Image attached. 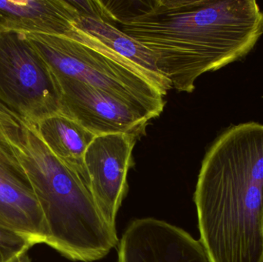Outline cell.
<instances>
[{
	"instance_id": "1",
	"label": "cell",
	"mask_w": 263,
	"mask_h": 262,
	"mask_svg": "<svg viewBox=\"0 0 263 262\" xmlns=\"http://www.w3.org/2000/svg\"><path fill=\"white\" fill-rule=\"evenodd\" d=\"M104 15L145 46L178 92L197 78L240 61L263 35L255 0L102 1Z\"/></svg>"
},
{
	"instance_id": "2",
	"label": "cell",
	"mask_w": 263,
	"mask_h": 262,
	"mask_svg": "<svg viewBox=\"0 0 263 262\" xmlns=\"http://www.w3.org/2000/svg\"><path fill=\"white\" fill-rule=\"evenodd\" d=\"M209 262H263V124L232 125L210 146L194 194Z\"/></svg>"
},
{
	"instance_id": "3",
	"label": "cell",
	"mask_w": 263,
	"mask_h": 262,
	"mask_svg": "<svg viewBox=\"0 0 263 262\" xmlns=\"http://www.w3.org/2000/svg\"><path fill=\"white\" fill-rule=\"evenodd\" d=\"M18 117L17 155L44 215L46 245L74 261L105 258L120 240L102 215L90 186L51 152L36 125Z\"/></svg>"
},
{
	"instance_id": "4",
	"label": "cell",
	"mask_w": 263,
	"mask_h": 262,
	"mask_svg": "<svg viewBox=\"0 0 263 262\" xmlns=\"http://www.w3.org/2000/svg\"><path fill=\"white\" fill-rule=\"evenodd\" d=\"M55 77L83 82L145 114L150 119L165 107L162 92L134 66L72 28L69 36L24 33Z\"/></svg>"
},
{
	"instance_id": "5",
	"label": "cell",
	"mask_w": 263,
	"mask_h": 262,
	"mask_svg": "<svg viewBox=\"0 0 263 262\" xmlns=\"http://www.w3.org/2000/svg\"><path fill=\"white\" fill-rule=\"evenodd\" d=\"M60 101L55 75L25 34L0 32V103L37 125L60 114Z\"/></svg>"
},
{
	"instance_id": "6",
	"label": "cell",
	"mask_w": 263,
	"mask_h": 262,
	"mask_svg": "<svg viewBox=\"0 0 263 262\" xmlns=\"http://www.w3.org/2000/svg\"><path fill=\"white\" fill-rule=\"evenodd\" d=\"M18 115L0 103V227L46 244L48 229L32 183L17 155Z\"/></svg>"
},
{
	"instance_id": "7",
	"label": "cell",
	"mask_w": 263,
	"mask_h": 262,
	"mask_svg": "<svg viewBox=\"0 0 263 262\" xmlns=\"http://www.w3.org/2000/svg\"><path fill=\"white\" fill-rule=\"evenodd\" d=\"M55 78L61 92L60 114L75 120L96 136L124 133L138 138L151 120L138 109L83 82Z\"/></svg>"
},
{
	"instance_id": "8",
	"label": "cell",
	"mask_w": 263,
	"mask_h": 262,
	"mask_svg": "<svg viewBox=\"0 0 263 262\" xmlns=\"http://www.w3.org/2000/svg\"><path fill=\"white\" fill-rule=\"evenodd\" d=\"M137 137L118 133L97 135L84 155L91 191L104 219L116 229L117 214L128 192L127 175L133 166Z\"/></svg>"
},
{
	"instance_id": "9",
	"label": "cell",
	"mask_w": 263,
	"mask_h": 262,
	"mask_svg": "<svg viewBox=\"0 0 263 262\" xmlns=\"http://www.w3.org/2000/svg\"><path fill=\"white\" fill-rule=\"evenodd\" d=\"M117 262H209L200 241L177 226L153 218L127 226L118 245Z\"/></svg>"
},
{
	"instance_id": "10",
	"label": "cell",
	"mask_w": 263,
	"mask_h": 262,
	"mask_svg": "<svg viewBox=\"0 0 263 262\" xmlns=\"http://www.w3.org/2000/svg\"><path fill=\"white\" fill-rule=\"evenodd\" d=\"M79 11L73 27L100 46L134 66L165 96L173 89L161 73L152 52L126 35L118 26L103 18L100 1H72Z\"/></svg>"
},
{
	"instance_id": "11",
	"label": "cell",
	"mask_w": 263,
	"mask_h": 262,
	"mask_svg": "<svg viewBox=\"0 0 263 262\" xmlns=\"http://www.w3.org/2000/svg\"><path fill=\"white\" fill-rule=\"evenodd\" d=\"M79 15L72 1H0V32L69 36Z\"/></svg>"
},
{
	"instance_id": "12",
	"label": "cell",
	"mask_w": 263,
	"mask_h": 262,
	"mask_svg": "<svg viewBox=\"0 0 263 262\" xmlns=\"http://www.w3.org/2000/svg\"><path fill=\"white\" fill-rule=\"evenodd\" d=\"M36 127L51 152L77 172L90 186L84 155L96 135L63 114L43 120L36 125Z\"/></svg>"
},
{
	"instance_id": "13",
	"label": "cell",
	"mask_w": 263,
	"mask_h": 262,
	"mask_svg": "<svg viewBox=\"0 0 263 262\" xmlns=\"http://www.w3.org/2000/svg\"><path fill=\"white\" fill-rule=\"evenodd\" d=\"M32 247L23 237L0 227V262H12Z\"/></svg>"
},
{
	"instance_id": "14",
	"label": "cell",
	"mask_w": 263,
	"mask_h": 262,
	"mask_svg": "<svg viewBox=\"0 0 263 262\" xmlns=\"http://www.w3.org/2000/svg\"><path fill=\"white\" fill-rule=\"evenodd\" d=\"M12 262H31V261L30 259H29V256L27 255V253H26L15 258V259L13 260Z\"/></svg>"
},
{
	"instance_id": "15",
	"label": "cell",
	"mask_w": 263,
	"mask_h": 262,
	"mask_svg": "<svg viewBox=\"0 0 263 262\" xmlns=\"http://www.w3.org/2000/svg\"><path fill=\"white\" fill-rule=\"evenodd\" d=\"M262 227H263V220H262Z\"/></svg>"
}]
</instances>
